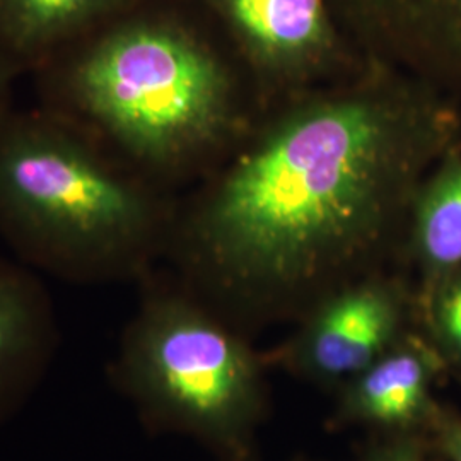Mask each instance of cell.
Wrapping results in <instances>:
<instances>
[{
    "label": "cell",
    "mask_w": 461,
    "mask_h": 461,
    "mask_svg": "<svg viewBox=\"0 0 461 461\" xmlns=\"http://www.w3.org/2000/svg\"><path fill=\"white\" fill-rule=\"evenodd\" d=\"M438 137L386 67L291 108L203 198L183 251L192 294L248 335L381 272Z\"/></svg>",
    "instance_id": "6da1fadb"
},
{
    "label": "cell",
    "mask_w": 461,
    "mask_h": 461,
    "mask_svg": "<svg viewBox=\"0 0 461 461\" xmlns=\"http://www.w3.org/2000/svg\"><path fill=\"white\" fill-rule=\"evenodd\" d=\"M270 367L194 294L156 291L125 330L112 379L152 432L186 438L215 461H262Z\"/></svg>",
    "instance_id": "7a4b0ae2"
},
{
    "label": "cell",
    "mask_w": 461,
    "mask_h": 461,
    "mask_svg": "<svg viewBox=\"0 0 461 461\" xmlns=\"http://www.w3.org/2000/svg\"><path fill=\"white\" fill-rule=\"evenodd\" d=\"M74 104L120 148L149 165L175 166L214 148L234 123L230 72L176 23L118 24L68 72Z\"/></svg>",
    "instance_id": "3957f363"
},
{
    "label": "cell",
    "mask_w": 461,
    "mask_h": 461,
    "mask_svg": "<svg viewBox=\"0 0 461 461\" xmlns=\"http://www.w3.org/2000/svg\"><path fill=\"white\" fill-rule=\"evenodd\" d=\"M148 198L77 137L43 122L0 132V226L70 277L135 270L152 236Z\"/></svg>",
    "instance_id": "277c9868"
},
{
    "label": "cell",
    "mask_w": 461,
    "mask_h": 461,
    "mask_svg": "<svg viewBox=\"0 0 461 461\" xmlns=\"http://www.w3.org/2000/svg\"><path fill=\"white\" fill-rule=\"evenodd\" d=\"M405 320L402 284L375 272L321 299L268 359L293 378L335 393L395 346L407 333Z\"/></svg>",
    "instance_id": "5b68a950"
},
{
    "label": "cell",
    "mask_w": 461,
    "mask_h": 461,
    "mask_svg": "<svg viewBox=\"0 0 461 461\" xmlns=\"http://www.w3.org/2000/svg\"><path fill=\"white\" fill-rule=\"evenodd\" d=\"M249 64L277 83H304L340 55L329 0H209Z\"/></svg>",
    "instance_id": "8992f818"
},
{
    "label": "cell",
    "mask_w": 461,
    "mask_h": 461,
    "mask_svg": "<svg viewBox=\"0 0 461 461\" xmlns=\"http://www.w3.org/2000/svg\"><path fill=\"white\" fill-rule=\"evenodd\" d=\"M436 359L415 337L405 333L395 346L335 392L327 419L333 432H411L428 415Z\"/></svg>",
    "instance_id": "52a82bcc"
},
{
    "label": "cell",
    "mask_w": 461,
    "mask_h": 461,
    "mask_svg": "<svg viewBox=\"0 0 461 461\" xmlns=\"http://www.w3.org/2000/svg\"><path fill=\"white\" fill-rule=\"evenodd\" d=\"M335 21L369 51L375 64L428 53L461 57V0H329Z\"/></svg>",
    "instance_id": "ba28073f"
},
{
    "label": "cell",
    "mask_w": 461,
    "mask_h": 461,
    "mask_svg": "<svg viewBox=\"0 0 461 461\" xmlns=\"http://www.w3.org/2000/svg\"><path fill=\"white\" fill-rule=\"evenodd\" d=\"M51 352L53 321L40 285L0 262V424L36 390Z\"/></svg>",
    "instance_id": "9c48e42d"
},
{
    "label": "cell",
    "mask_w": 461,
    "mask_h": 461,
    "mask_svg": "<svg viewBox=\"0 0 461 461\" xmlns=\"http://www.w3.org/2000/svg\"><path fill=\"white\" fill-rule=\"evenodd\" d=\"M127 0H0V47L32 55L122 9Z\"/></svg>",
    "instance_id": "30bf717a"
},
{
    "label": "cell",
    "mask_w": 461,
    "mask_h": 461,
    "mask_svg": "<svg viewBox=\"0 0 461 461\" xmlns=\"http://www.w3.org/2000/svg\"><path fill=\"white\" fill-rule=\"evenodd\" d=\"M412 247L434 277L461 272V163H451L415 195Z\"/></svg>",
    "instance_id": "8fae6325"
},
{
    "label": "cell",
    "mask_w": 461,
    "mask_h": 461,
    "mask_svg": "<svg viewBox=\"0 0 461 461\" xmlns=\"http://www.w3.org/2000/svg\"><path fill=\"white\" fill-rule=\"evenodd\" d=\"M356 461H422L411 432H371Z\"/></svg>",
    "instance_id": "7c38bea8"
},
{
    "label": "cell",
    "mask_w": 461,
    "mask_h": 461,
    "mask_svg": "<svg viewBox=\"0 0 461 461\" xmlns=\"http://www.w3.org/2000/svg\"><path fill=\"white\" fill-rule=\"evenodd\" d=\"M436 325L447 346L461 357V274L451 277L436 303Z\"/></svg>",
    "instance_id": "4fadbf2b"
},
{
    "label": "cell",
    "mask_w": 461,
    "mask_h": 461,
    "mask_svg": "<svg viewBox=\"0 0 461 461\" xmlns=\"http://www.w3.org/2000/svg\"><path fill=\"white\" fill-rule=\"evenodd\" d=\"M16 76V68L13 66V60L0 55V115L5 108L7 98L11 95V84Z\"/></svg>",
    "instance_id": "5bb4252c"
},
{
    "label": "cell",
    "mask_w": 461,
    "mask_h": 461,
    "mask_svg": "<svg viewBox=\"0 0 461 461\" xmlns=\"http://www.w3.org/2000/svg\"><path fill=\"white\" fill-rule=\"evenodd\" d=\"M445 434V446L447 447L449 455H451V460L461 461V429L449 428Z\"/></svg>",
    "instance_id": "9a60e30c"
},
{
    "label": "cell",
    "mask_w": 461,
    "mask_h": 461,
    "mask_svg": "<svg viewBox=\"0 0 461 461\" xmlns=\"http://www.w3.org/2000/svg\"><path fill=\"white\" fill-rule=\"evenodd\" d=\"M287 461H327L321 460V458H316L313 455H306V453H299L296 456H293L291 460Z\"/></svg>",
    "instance_id": "2e32d148"
}]
</instances>
